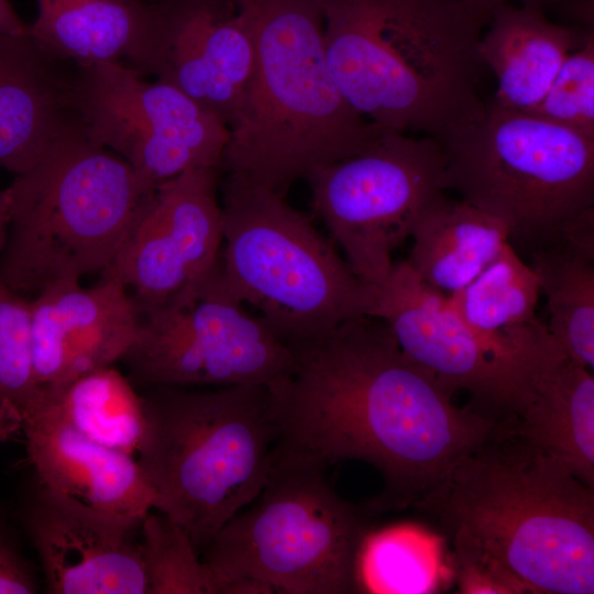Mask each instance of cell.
Wrapping results in <instances>:
<instances>
[{"label": "cell", "mask_w": 594, "mask_h": 594, "mask_svg": "<svg viewBox=\"0 0 594 594\" xmlns=\"http://www.w3.org/2000/svg\"><path fill=\"white\" fill-rule=\"evenodd\" d=\"M486 26L477 52L497 79L491 103L517 111H529L541 100L569 54L593 33L557 24L530 4H498Z\"/></svg>", "instance_id": "obj_21"}, {"label": "cell", "mask_w": 594, "mask_h": 594, "mask_svg": "<svg viewBox=\"0 0 594 594\" xmlns=\"http://www.w3.org/2000/svg\"><path fill=\"white\" fill-rule=\"evenodd\" d=\"M38 395L85 437L136 457L145 428L143 398L112 365L87 373L61 389L38 392Z\"/></svg>", "instance_id": "obj_25"}, {"label": "cell", "mask_w": 594, "mask_h": 594, "mask_svg": "<svg viewBox=\"0 0 594 594\" xmlns=\"http://www.w3.org/2000/svg\"><path fill=\"white\" fill-rule=\"evenodd\" d=\"M21 415L40 487L123 520L141 522L154 510L156 495L134 457L85 437L41 395Z\"/></svg>", "instance_id": "obj_18"}, {"label": "cell", "mask_w": 594, "mask_h": 594, "mask_svg": "<svg viewBox=\"0 0 594 594\" xmlns=\"http://www.w3.org/2000/svg\"><path fill=\"white\" fill-rule=\"evenodd\" d=\"M252 75L221 168L285 195L316 166L351 157L385 132L354 111L331 76L320 0H237Z\"/></svg>", "instance_id": "obj_4"}, {"label": "cell", "mask_w": 594, "mask_h": 594, "mask_svg": "<svg viewBox=\"0 0 594 594\" xmlns=\"http://www.w3.org/2000/svg\"><path fill=\"white\" fill-rule=\"evenodd\" d=\"M30 36L79 67L121 63L138 70L158 23L156 0H37Z\"/></svg>", "instance_id": "obj_22"}, {"label": "cell", "mask_w": 594, "mask_h": 594, "mask_svg": "<svg viewBox=\"0 0 594 594\" xmlns=\"http://www.w3.org/2000/svg\"><path fill=\"white\" fill-rule=\"evenodd\" d=\"M80 67L28 35H0V167L15 175L81 130Z\"/></svg>", "instance_id": "obj_19"}, {"label": "cell", "mask_w": 594, "mask_h": 594, "mask_svg": "<svg viewBox=\"0 0 594 594\" xmlns=\"http://www.w3.org/2000/svg\"><path fill=\"white\" fill-rule=\"evenodd\" d=\"M440 552L431 536L397 526L367 534L358 561L359 592L432 593L440 585Z\"/></svg>", "instance_id": "obj_27"}, {"label": "cell", "mask_w": 594, "mask_h": 594, "mask_svg": "<svg viewBox=\"0 0 594 594\" xmlns=\"http://www.w3.org/2000/svg\"><path fill=\"white\" fill-rule=\"evenodd\" d=\"M326 469L274 447L260 493L202 551L219 594L238 581L284 594L359 592L358 561L369 532L355 506L328 483Z\"/></svg>", "instance_id": "obj_9"}, {"label": "cell", "mask_w": 594, "mask_h": 594, "mask_svg": "<svg viewBox=\"0 0 594 594\" xmlns=\"http://www.w3.org/2000/svg\"><path fill=\"white\" fill-rule=\"evenodd\" d=\"M444 154L430 136L385 130L367 150L318 165L307 175L312 207L352 271L380 288L392 254L422 210L441 193Z\"/></svg>", "instance_id": "obj_10"}, {"label": "cell", "mask_w": 594, "mask_h": 594, "mask_svg": "<svg viewBox=\"0 0 594 594\" xmlns=\"http://www.w3.org/2000/svg\"><path fill=\"white\" fill-rule=\"evenodd\" d=\"M218 170H185L142 199L103 272L133 292L139 312L193 298L217 274L223 241Z\"/></svg>", "instance_id": "obj_13"}, {"label": "cell", "mask_w": 594, "mask_h": 594, "mask_svg": "<svg viewBox=\"0 0 594 594\" xmlns=\"http://www.w3.org/2000/svg\"><path fill=\"white\" fill-rule=\"evenodd\" d=\"M53 594H147L141 522L110 517L38 486L24 516Z\"/></svg>", "instance_id": "obj_16"}, {"label": "cell", "mask_w": 594, "mask_h": 594, "mask_svg": "<svg viewBox=\"0 0 594 594\" xmlns=\"http://www.w3.org/2000/svg\"><path fill=\"white\" fill-rule=\"evenodd\" d=\"M158 23L138 69L233 124L252 75L254 47L237 0H156ZM238 3V2H237Z\"/></svg>", "instance_id": "obj_15"}, {"label": "cell", "mask_w": 594, "mask_h": 594, "mask_svg": "<svg viewBox=\"0 0 594 594\" xmlns=\"http://www.w3.org/2000/svg\"><path fill=\"white\" fill-rule=\"evenodd\" d=\"M508 237L507 226L496 217L441 193L415 222L405 262L424 283L450 296L501 254Z\"/></svg>", "instance_id": "obj_23"}, {"label": "cell", "mask_w": 594, "mask_h": 594, "mask_svg": "<svg viewBox=\"0 0 594 594\" xmlns=\"http://www.w3.org/2000/svg\"><path fill=\"white\" fill-rule=\"evenodd\" d=\"M84 135L132 167L144 193L194 168H221L230 130L175 87L121 63L80 67Z\"/></svg>", "instance_id": "obj_11"}, {"label": "cell", "mask_w": 594, "mask_h": 594, "mask_svg": "<svg viewBox=\"0 0 594 594\" xmlns=\"http://www.w3.org/2000/svg\"><path fill=\"white\" fill-rule=\"evenodd\" d=\"M142 398L135 458L154 509L183 527L200 553L266 481L276 443L266 385L152 386Z\"/></svg>", "instance_id": "obj_5"}, {"label": "cell", "mask_w": 594, "mask_h": 594, "mask_svg": "<svg viewBox=\"0 0 594 594\" xmlns=\"http://www.w3.org/2000/svg\"><path fill=\"white\" fill-rule=\"evenodd\" d=\"M123 360L148 387L267 385L290 369L294 351L211 280L194 298L140 312Z\"/></svg>", "instance_id": "obj_12"}, {"label": "cell", "mask_w": 594, "mask_h": 594, "mask_svg": "<svg viewBox=\"0 0 594 594\" xmlns=\"http://www.w3.org/2000/svg\"><path fill=\"white\" fill-rule=\"evenodd\" d=\"M566 356L546 370L510 416L517 431L594 487V377Z\"/></svg>", "instance_id": "obj_24"}, {"label": "cell", "mask_w": 594, "mask_h": 594, "mask_svg": "<svg viewBox=\"0 0 594 594\" xmlns=\"http://www.w3.org/2000/svg\"><path fill=\"white\" fill-rule=\"evenodd\" d=\"M529 257L547 297L550 334L569 360L593 370L594 257L563 244Z\"/></svg>", "instance_id": "obj_26"}, {"label": "cell", "mask_w": 594, "mask_h": 594, "mask_svg": "<svg viewBox=\"0 0 594 594\" xmlns=\"http://www.w3.org/2000/svg\"><path fill=\"white\" fill-rule=\"evenodd\" d=\"M540 293L537 274L508 242L474 280L448 297L486 345L537 378L565 356L537 317Z\"/></svg>", "instance_id": "obj_20"}, {"label": "cell", "mask_w": 594, "mask_h": 594, "mask_svg": "<svg viewBox=\"0 0 594 594\" xmlns=\"http://www.w3.org/2000/svg\"><path fill=\"white\" fill-rule=\"evenodd\" d=\"M140 536L147 594H219L213 575L177 522L151 510Z\"/></svg>", "instance_id": "obj_28"}, {"label": "cell", "mask_w": 594, "mask_h": 594, "mask_svg": "<svg viewBox=\"0 0 594 594\" xmlns=\"http://www.w3.org/2000/svg\"><path fill=\"white\" fill-rule=\"evenodd\" d=\"M320 4L331 76L363 118L440 141L482 116L477 45L491 14L463 0Z\"/></svg>", "instance_id": "obj_3"}, {"label": "cell", "mask_w": 594, "mask_h": 594, "mask_svg": "<svg viewBox=\"0 0 594 594\" xmlns=\"http://www.w3.org/2000/svg\"><path fill=\"white\" fill-rule=\"evenodd\" d=\"M290 346V369L266 385L275 446L324 466L370 463L385 480L382 505L415 502L499 420L454 405L380 318L358 317Z\"/></svg>", "instance_id": "obj_1"}, {"label": "cell", "mask_w": 594, "mask_h": 594, "mask_svg": "<svg viewBox=\"0 0 594 594\" xmlns=\"http://www.w3.org/2000/svg\"><path fill=\"white\" fill-rule=\"evenodd\" d=\"M526 112L594 136V33L569 54L541 100Z\"/></svg>", "instance_id": "obj_30"}, {"label": "cell", "mask_w": 594, "mask_h": 594, "mask_svg": "<svg viewBox=\"0 0 594 594\" xmlns=\"http://www.w3.org/2000/svg\"><path fill=\"white\" fill-rule=\"evenodd\" d=\"M221 209L224 246L212 284L253 306L279 340L293 345L372 316L378 288L363 282L284 195L229 174Z\"/></svg>", "instance_id": "obj_6"}, {"label": "cell", "mask_w": 594, "mask_h": 594, "mask_svg": "<svg viewBox=\"0 0 594 594\" xmlns=\"http://www.w3.org/2000/svg\"><path fill=\"white\" fill-rule=\"evenodd\" d=\"M438 142L443 190L503 221L518 254L558 244L594 211V136L487 102Z\"/></svg>", "instance_id": "obj_8"}, {"label": "cell", "mask_w": 594, "mask_h": 594, "mask_svg": "<svg viewBox=\"0 0 594 594\" xmlns=\"http://www.w3.org/2000/svg\"><path fill=\"white\" fill-rule=\"evenodd\" d=\"M30 308L38 392L61 389L123 359L139 331L136 302L110 274L89 288L79 283L45 288L30 301Z\"/></svg>", "instance_id": "obj_17"}, {"label": "cell", "mask_w": 594, "mask_h": 594, "mask_svg": "<svg viewBox=\"0 0 594 594\" xmlns=\"http://www.w3.org/2000/svg\"><path fill=\"white\" fill-rule=\"evenodd\" d=\"M22 428V415L16 406L9 402L0 403V442L12 438Z\"/></svg>", "instance_id": "obj_33"}, {"label": "cell", "mask_w": 594, "mask_h": 594, "mask_svg": "<svg viewBox=\"0 0 594 594\" xmlns=\"http://www.w3.org/2000/svg\"><path fill=\"white\" fill-rule=\"evenodd\" d=\"M29 30L9 0H0V35H28Z\"/></svg>", "instance_id": "obj_34"}, {"label": "cell", "mask_w": 594, "mask_h": 594, "mask_svg": "<svg viewBox=\"0 0 594 594\" xmlns=\"http://www.w3.org/2000/svg\"><path fill=\"white\" fill-rule=\"evenodd\" d=\"M594 487L501 418L422 493L452 559L494 568L522 593H594Z\"/></svg>", "instance_id": "obj_2"}, {"label": "cell", "mask_w": 594, "mask_h": 594, "mask_svg": "<svg viewBox=\"0 0 594 594\" xmlns=\"http://www.w3.org/2000/svg\"><path fill=\"white\" fill-rule=\"evenodd\" d=\"M9 226V210L4 190H0V252L6 243Z\"/></svg>", "instance_id": "obj_36"}, {"label": "cell", "mask_w": 594, "mask_h": 594, "mask_svg": "<svg viewBox=\"0 0 594 594\" xmlns=\"http://www.w3.org/2000/svg\"><path fill=\"white\" fill-rule=\"evenodd\" d=\"M472 7L491 14L493 8L502 3H510L512 1H520L522 4L541 7L547 0H463Z\"/></svg>", "instance_id": "obj_35"}, {"label": "cell", "mask_w": 594, "mask_h": 594, "mask_svg": "<svg viewBox=\"0 0 594 594\" xmlns=\"http://www.w3.org/2000/svg\"><path fill=\"white\" fill-rule=\"evenodd\" d=\"M4 194L0 283L37 294L107 271L148 193L123 157L78 130L15 175Z\"/></svg>", "instance_id": "obj_7"}, {"label": "cell", "mask_w": 594, "mask_h": 594, "mask_svg": "<svg viewBox=\"0 0 594 594\" xmlns=\"http://www.w3.org/2000/svg\"><path fill=\"white\" fill-rule=\"evenodd\" d=\"M37 393L30 301L0 283V403L9 402L22 411Z\"/></svg>", "instance_id": "obj_29"}, {"label": "cell", "mask_w": 594, "mask_h": 594, "mask_svg": "<svg viewBox=\"0 0 594 594\" xmlns=\"http://www.w3.org/2000/svg\"><path fill=\"white\" fill-rule=\"evenodd\" d=\"M386 322L400 350L452 394L468 391L476 409L513 416L536 378L486 345L462 320L448 295L424 283L403 261L378 288L372 312Z\"/></svg>", "instance_id": "obj_14"}, {"label": "cell", "mask_w": 594, "mask_h": 594, "mask_svg": "<svg viewBox=\"0 0 594 594\" xmlns=\"http://www.w3.org/2000/svg\"><path fill=\"white\" fill-rule=\"evenodd\" d=\"M36 591L30 564L0 527V594H33Z\"/></svg>", "instance_id": "obj_32"}, {"label": "cell", "mask_w": 594, "mask_h": 594, "mask_svg": "<svg viewBox=\"0 0 594 594\" xmlns=\"http://www.w3.org/2000/svg\"><path fill=\"white\" fill-rule=\"evenodd\" d=\"M457 584L460 593L464 594H521L519 586L508 576L488 565L468 561L454 560Z\"/></svg>", "instance_id": "obj_31"}]
</instances>
